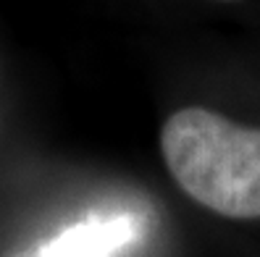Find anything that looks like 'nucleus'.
Instances as JSON below:
<instances>
[{"instance_id": "obj_3", "label": "nucleus", "mask_w": 260, "mask_h": 257, "mask_svg": "<svg viewBox=\"0 0 260 257\" xmlns=\"http://www.w3.org/2000/svg\"><path fill=\"white\" fill-rule=\"evenodd\" d=\"M226 3H234V0H226Z\"/></svg>"}, {"instance_id": "obj_1", "label": "nucleus", "mask_w": 260, "mask_h": 257, "mask_svg": "<svg viewBox=\"0 0 260 257\" xmlns=\"http://www.w3.org/2000/svg\"><path fill=\"white\" fill-rule=\"evenodd\" d=\"M163 160L194 202L223 218H260V129L181 108L160 131Z\"/></svg>"}, {"instance_id": "obj_2", "label": "nucleus", "mask_w": 260, "mask_h": 257, "mask_svg": "<svg viewBox=\"0 0 260 257\" xmlns=\"http://www.w3.org/2000/svg\"><path fill=\"white\" fill-rule=\"evenodd\" d=\"M147 231V215L134 210H105L66 226L26 257H121Z\"/></svg>"}]
</instances>
